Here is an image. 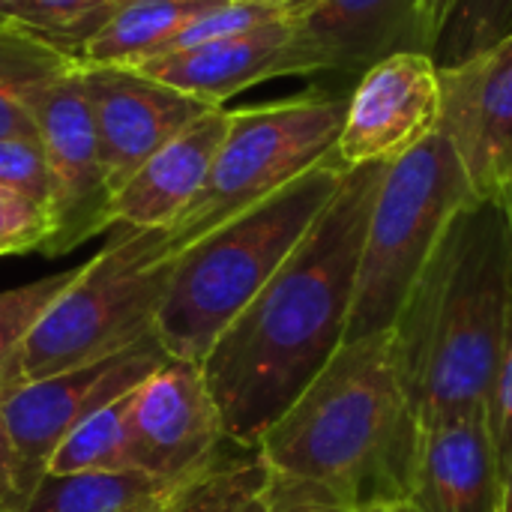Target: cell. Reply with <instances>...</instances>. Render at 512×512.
I'll use <instances>...</instances> for the list:
<instances>
[{
	"label": "cell",
	"instance_id": "6da1fadb",
	"mask_svg": "<svg viewBox=\"0 0 512 512\" xmlns=\"http://www.w3.org/2000/svg\"><path fill=\"white\" fill-rule=\"evenodd\" d=\"M387 162L345 180L297 249L201 360L225 438L255 450L345 345L360 252Z\"/></svg>",
	"mask_w": 512,
	"mask_h": 512
},
{
	"label": "cell",
	"instance_id": "7a4b0ae2",
	"mask_svg": "<svg viewBox=\"0 0 512 512\" xmlns=\"http://www.w3.org/2000/svg\"><path fill=\"white\" fill-rule=\"evenodd\" d=\"M420 438L390 336L348 342L258 441L261 501L270 512L402 510Z\"/></svg>",
	"mask_w": 512,
	"mask_h": 512
},
{
	"label": "cell",
	"instance_id": "3957f363",
	"mask_svg": "<svg viewBox=\"0 0 512 512\" xmlns=\"http://www.w3.org/2000/svg\"><path fill=\"white\" fill-rule=\"evenodd\" d=\"M512 318V231L504 201L465 207L387 330L420 426L486 411Z\"/></svg>",
	"mask_w": 512,
	"mask_h": 512
},
{
	"label": "cell",
	"instance_id": "277c9868",
	"mask_svg": "<svg viewBox=\"0 0 512 512\" xmlns=\"http://www.w3.org/2000/svg\"><path fill=\"white\" fill-rule=\"evenodd\" d=\"M348 165L333 153L318 168L219 225L174 258L156 318L168 357L198 363L222 330L252 303L297 249L345 180Z\"/></svg>",
	"mask_w": 512,
	"mask_h": 512
},
{
	"label": "cell",
	"instance_id": "5b68a950",
	"mask_svg": "<svg viewBox=\"0 0 512 512\" xmlns=\"http://www.w3.org/2000/svg\"><path fill=\"white\" fill-rule=\"evenodd\" d=\"M474 201L477 192L441 132L387 162L360 252L345 345L396 324L447 228Z\"/></svg>",
	"mask_w": 512,
	"mask_h": 512
},
{
	"label": "cell",
	"instance_id": "8992f818",
	"mask_svg": "<svg viewBox=\"0 0 512 512\" xmlns=\"http://www.w3.org/2000/svg\"><path fill=\"white\" fill-rule=\"evenodd\" d=\"M114 237L78 267L24 342L21 387L93 366L156 336L174 258L165 231L114 225Z\"/></svg>",
	"mask_w": 512,
	"mask_h": 512
},
{
	"label": "cell",
	"instance_id": "52a82bcc",
	"mask_svg": "<svg viewBox=\"0 0 512 512\" xmlns=\"http://www.w3.org/2000/svg\"><path fill=\"white\" fill-rule=\"evenodd\" d=\"M345 96H303L231 111L228 135L192 204L165 228V252L183 249L273 198L339 147L345 129Z\"/></svg>",
	"mask_w": 512,
	"mask_h": 512
},
{
	"label": "cell",
	"instance_id": "ba28073f",
	"mask_svg": "<svg viewBox=\"0 0 512 512\" xmlns=\"http://www.w3.org/2000/svg\"><path fill=\"white\" fill-rule=\"evenodd\" d=\"M30 114L51 177V237L39 252L57 258L114 225V192L105 177L93 111L84 96L81 63L39 87L30 99Z\"/></svg>",
	"mask_w": 512,
	"mask_h": 512
},
{
	"label": "cell",
	"instance_id": "9c48e42d",
	"mask_svg": "<svg viewBox=\"0 0 512 512\" xmlns=\"http://www.w3.org/2000/svg\"><path fill=\"white\" fill-rule=\"evenodd\" d=\"M165 360L168 351L162 348L159 336H150L108 360L24 384L3 396L0 414L18 453L24 501L48 474L54 450L84 420L144 384Z\"/></svg>",
	"mask_w": 512,
	"mask_h": 512
},
{
	"label": "cell",
	"instance_id": "30bf717a",
	"mask_svg": "<svg viewBox=\"0 0 512 512\" xmlns=\"http://www.w3.org/2000/svg\"><path fill=\"white\" fill-rule=\"evenodd\" d=\"M135 471L168 489H183L213 468L231 441L198 363L168 357L132 393Z\"/></svg>",
	"mask_w": 512,
	"mask_h": 512
},
{
	"label": "cell",
	"instance_id": "8fae6325",
	"mask_svg": "<svg viewBox=\"0 0 512 512\" xmlns=\"http://www.w3.org/2000/svg\"><path fill=\"white\" fill-rule=\"evenodd\" d=\"M438 132L453 144L477 198L504 201L512 183V33L438 69Z\"/></svg>",
	"mask_w": 512,
	"mask_h": 512
},
{
	"label": "cell",
	"instance_id": "7c38bea8",
	"mask_svg": "<svg viewBox=\"0 0 512 512\" xmlns=\"http://www.w3.org/2000/svg\"><path fill=\"white\" fill-rule=\"evenodd\" d=\"M81 81L114 195L174 135L210 108H219L132 66L81 63Z\"/></svg>",
	"mask_w": 512,
	"mask_h": 512
},
{
	"label": "cell",
	"instance_id": "4fadbf2b",
	"mask_svg": "<svg viewBox=\"0 0 512 512\" xmlns=\"http://www.w3.org/2000/svg\"><path fill=\"white\" fill-rule=\"evenodd\" d=\"M441 84L438 63L426 51L393 54L366 69L348 96L339 159L354 168L393 162L438 132Z\"/></svg>",
	"mask_w": 512,
	"mask_h": 512
},
{
	"label": "cell",
	"instance_id": "5bb4252c",
	"mask_svg": "<svg viewBox=\"0 0 512 512\" xmlns=\"http://www.w3.org/2000/svg\"><path fill=\"white\" fill-rule=\"evenodd\" d=\"M132 69L210 105H222L240 90L270 78L324 72V63L282 15L228 39L150 57Z\"/></svg>",
	"mask_w": 512,
	"mask_h": 512
},
{
	"label": "cell",
	"instance_id": "9a60e30c",
	"mask_svg": "<svg viewBox=\"0 0 512 512\" xmlns=\"http://www.w3.org/2000/svg\"><path fill=\"white\" fill-rule=\"evenodd\" d=\"M282 9L324 72L363 75L393 54L426 51L420 0H285Z\"/></svg>",
	"mask_w": 512,
	"mask_h": 512
},
{
	"label": "cell",
	"instance_id": "2e32d148",
	"mask_svg": "<svg viewBox=\"0 0 512 512\" xmlns=\"http://www.w3.org/2000/svg\"><path fill=\"white\" fill-rule=\"evenodd\" d=\"M504 477L486 411L426 426L411 501L399 512H501Z\"/></svg>",
	"mask_w": 512,
	"mask_h": 512
},
{
	"label": "cell",
	"instance_id": "e0dca14e",
	"mask_svg": "<svg viewBox=\"0 0 512 512\" xmlns=\"http://www.w3.org/2000/svg\"><path fill=\"white\" fill-rule=\"evenodd\" d=\"M231 111L210 108L162 150H156L114 195L111 222L141 231H165L201 192L228 135ZM111 225V228H114Z\"/></svg>",
	"mask_w": 512,
	"mask_h": 512
},
{
	"label": "cell",
	"instance_id": "ac0fdd59",
	"mask_svg": "<svg viewBox=\"0 0 512 512\" xmlns=\"http://www.w3.org/2000/svg\"><path fill=\"white\" fill-rule=\"evenodd\" d=\"M222 0H126L111 21L84 45L78 63L138 66L165 51V45L198 15Z\"/></svg>",
	"mask_w": 512,
	"mask_h": 512
},
{
	"label": "cell",
	"instance_id": "d6986e66",
	"mask_svg": "<svg viewBox=\"0 0 512 512\" xmlns=\"http://www.w3.org/2000/svg\"><path fill=\"white\" fill-rule=\"evenodd\" d=\"M174 489L141 471L45 474L15 512H168Z\"/></svg>",
	"mask_w": 512,
	"mask_h": 512
},
{
	"label": "cell",
	"instance_id": "ffe728a7",
	"mask_svg": "<svg viewBox=\"0 0 512 512\" xmlns=\"http://www.w3.org/2000/svg\"><path fill=\"white\" fill-rule=\"evenodd\" d=\"M78 60L18 24H0V141L39 138L30 99Z\"/></svg>",
	"mask_w": 512,
	"mask_h": 512
},
{
	"label": "cell",
	"instance_id": "44dd1931",
	"mask_svg": "<svg viewBox=\"0 0 512 512\" xmlns=\"http://www.w3.org/2000/svg\"><path fill=\"white\" fill-rule=\"evenodd\" d=\"M135 393V390H132ZM132 393L84 420L51 456L48 474H120L135 471L132 459Z\"/></svg>",
	"mask_w": 512,
	"mask_h": 512
},
{
	"label": "cell",
	"instance_id": "7402d4cb",
	"mask_svg": "<svg viewBox=\"0 0 512 512\" xmlns=\"http://www.w3.org/2000/svg\"><path fill=\"white\" fill-rule=\"evenodd\" d=\"M264 465L255 450L222 456L201 477L174 492L168 512H255L264 489Z\"/></svg>",
	"mask_w": 512,
	"mask_h": 512
},
{
	"label": "cell",
	"instance_id": "603a6c76",
	"mask_svg": "<svg viewBox=\"0 0 512 512\" xmlns=\"http://www.w3.org/2000/svg\"><path fill=\"white\" fill-rule=\"evenodd\" d=\"M78 267L0 291V399L21 387V354L45 309L72 285Z\"/></svg>",
	"mask_w": 512,
	"mask_h": 512
},
{
	"label": "cell",
	"instance_id": "cb8c5ba5",
	"mask_svg": "<svg viewBox=\"0 0 512 512\" xmlns=\"http://www.w3.org/2000/svg\"><path fill=\"white\" fill-rule=\"evenodd\" d=\"M126 0H27L18 27L78 60L84 45Z\"/></svg>",
	"mask_w": 512,
	"mask_h": 512
},
{
	"label": "cell",
	"instance_id": "d4e9b609",
	"mask_svg": "<svg viewBox=\"0 0 512 512\" xmlns=\"http://www.w3.org/2000/svg\"><path fill=\"white\" fill-rule=\"evenodd\" d=\"M512 33V0H459L432 57L438 69L456 66Z\"/></svg>",
	"mask_w": 512,
	"mask_h": 512
},
{
	"label": "cell",
	"instance_id": "484cf974",
	"mask_svg": "<svg viewBox=\"0 0 512 512\" xmlns=\"http://www.w3.org/2000/svg\"><path fill=\"white\" fill-rule=\"evenodd\" d=\"M285 9L282 3H252V0H222L219 6H213L210 12L198 15L195 21H189L168 45L162 54L171 51H186L195 45H207L216 39H228L237 33H246L258 24H267L273 18H282ZM159 57V54H156Z\"/></svg>",
	"mask_w": 512,
	"mask_h": 512
},
{
	"label": "cell",
	"instance_id": "4316f807",
	"mask_svg": "<svg viewBox=\"0 0 512 512\" xmlns=\"http://www.w3.org/2000/svg\"><path fill=\"white\" fill-rule=\"evenodd\" d=\"M0 189L18 192L42 207L51 201V177L39 138L0 141ZM51 216V213H48Z\"/></svg>",
	"mask_w": 512,
	"mask_h": 512
},
{
	"label": "cell",
	"instance_id": "83f0119b",
	"mask_svg": "<svg viewBox=\"0 0 512 512\" xmlns=\"http://www.w3.org/2000/svg\"><path fill=\"white\" fill-rule=\"evenodd\" d=\"M51 237L48 207L18 195L0 192V255H18L30 249H42Z\"/></svg>",
	"mask_w": 512,
	"mask_h": 512
},
{
	"label": "cell",
	"instance_id": "f1b7e54d",
	"mask_svg": "<svg viewBox=\"0 0 512 512\" xmlns=\"http://www.w3.org/2000/svg\"><path fill=\"white\" fill-rule=\"evenodd\" d=\"M486 420H489V432L495 438L498 447V459H501V477L504 468L512 456V318L510 330H507V342L498 360V372L489 390V402H486Z\"/></svg>",
	"mask_w": 512,
	"mask_h": 512
},
{
	"label": "cell",
	"instance_id": "f546056e",
	"mask_svg": "<svg viewBox=\"0 0 512 512\" xmlns=\"http://www.w3.org/2000/svg\"><path fill=\"white\" fill-rule=\"evenodd\" d=\"M24 492H21V465L15 444L9 438L6 420L0 414V510H15L21 507Z\"/></svg>",
	"mask_w": 512,
	"mask_h": 512
},
{
	"label": "cell",
	"instance_id": "4dcf8cb0",
	"mask_svg": "<svg viewBox=\"0 0 512 512\" xmlns=\"http://www.w3.org/2000/svg\"><path fill=\"white\" fill-rule=\"evenodd\" d=\"M456 3L459 0H420V30H423V45L429 54L435 51Z\"/></svg>",
	"mask_w": 512,
	"mask_h": 512
},
{
	"label": "cell",
	"instance_id": "1f68e13d",
	"mask_svg": "<svg viewBox=\"0 0 512 512\" xmlns=\"http://www.w3.org/2000/svg\"><path fill=\"white\" fill-rule=\"evenodd\" d=\"M27 9V0H0V24H18Z\"/></svg>",
	"mask_w": 512,
	"mask_h": 512
},
{
	"label": "cell",
	"instance_id": "d6a6232c",
	"mask_svg": "<svg viewBox=\"0 0 512 512\" xmlns=\"http://www.w3.org/2000/svg\"><path fill=\"white\" fill-rule=\"evenodd\" d=\"M501 512H512V456L504 468V498H501Z\"/></svg>",
	"mask_w": 512,
	"mask_h": 512
},
{
	"label": "cell",
	"instance_id": "836d02e7",
	"mask_svg": "<svg viewBox=\"0 0 512 512\" xmlns=\"http://www.w3.org/2000/svg\"><path fill=\"white\" fill-rule=\"evenodd\" d=\"M504 207H507V219H510V231H512V183H510V189H507V195H504Z\"/></svg>",
	"mask_w": 512,
	"mask_h": 512
},
{
	"label": "cell",
	"instance_id": "e575fe53",
	"mask_svg": "<svg viewBox=\"0 0 512 512\" xmlns=\"http://www.w3.org/2000/svg\"><path fill=\"white\" fill-rule=\"evenodd\" d=\"M255 512H270L267 510V507H264V501H261V504H258V510ZM309 512H348V510H309Z\"/></svg>",
	"mask_w": 512,
	"mask_h": 512
},
{
	"label": "cell",
	"instance_id": "d590c367",
	"mask_svg": "<svg viewBox=\"0 0 512 512\" xmlns=\"http://www.w3.org/2000/svg\"><path fill=\"white\" fill-rule=\"evenodd\" d=\"M252 3H285V0H252Z\"/></svg>",
	"mask_w": 512,
	"mask_h": 512
},
{
	"label": "cell",
	"instance_id": "8d00e7d4",
	"mask_svg": "<svg viewBox=\"0 0 512 512\" xmlns=\"http://www.w3.org/2000/svg\"><path fill=\"white\" fill-rule=\"evenodd\" d=\"M0 512H15V510H0Z\"/></svg>",
	"mask_w": 512,
	"mask_h": 512
},
{
	"label": "cell",
	"instance_id": "74e56055",
	"mask_svg": "<svg viewBox=\"0 0 512 512\" xmlns=\"http://www.w3.org/2000/svg\"><path fill=\"white\" fill-rule=\"evenodd\" d=\"M0 192H3V189H0ZM6 192H9V189H6Z\"/></svg>",
	"mask_w": 512,
	"mask_h": 512
}]
</instances>
